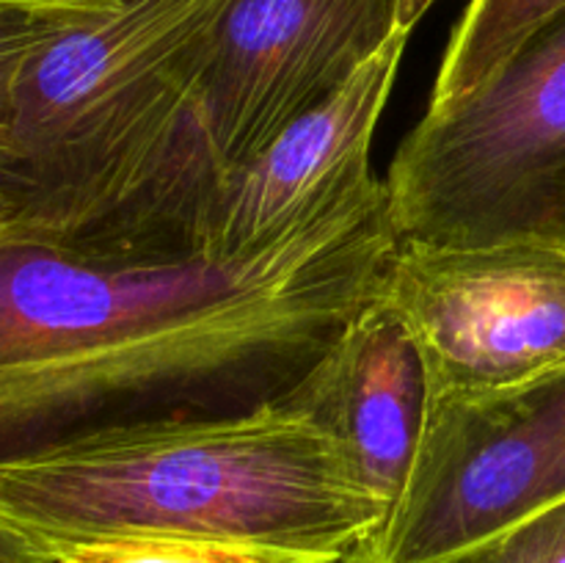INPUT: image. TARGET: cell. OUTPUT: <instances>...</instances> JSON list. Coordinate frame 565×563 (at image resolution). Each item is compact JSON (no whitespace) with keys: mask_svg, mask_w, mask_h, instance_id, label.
Instances as JSON below:
<instances>
[{"mask_svg":"<svg viewBox=\"0 0 565 563\" xmlns=\"http://www.w3.org/2000/svg\"><path fill=\"white\" fill-rule=\"evenodd\" d=\"M397 246L384 180L230 257L108 263L0 243L3 453L281 401L381 296Z\"/></svg>","mask_w":565,"mask_h":563,"instance_id":"6da1fadb","label":"cell"},{"mask_svg":"<svg viewBox=\"0 0 565 563\" xmlns=\"http://www.w3.org/2000/svg\"><path fill=\"white\" fill-rule=\"evenodd\" d=\"M230 3L0 11V243L108 263L204 254L224 188L204 81Z\"/></svg>","mask_w":565,"mask_h":563,"instance_id":"7a4b0ae2","label":"cell"},{"mask_svg":"<svg viewBox=\"0 0 565 563\" xmlns=\"http://www.w3.org/2000/svg\"><path fill=\"white\" fill-rule=\"evenodd\" d=\"M386 517L337 436L285 401L103 423L0 456V563L127 533L351 557Z\"/></svg>","mask_w":565,"mask_h":563,"instance_id":"3957f363","label":"cell"},{"mask_svg":"<svg viewBox=\"0 0 565 563\" xmlns=\"http://www.w3.org/2000/svg\"><path fill=\"white\" fill-rule=\"evenodd\" d=\"M384 182L401 241L565 235V9L480 92L425 110Z\"/></svg>","mask_w":565,"mask_h":563,"instance_id":"277c9868","label":"cell"},{"mask_svg":"<svg viewBox=\"0 0 565 563\" xmlns=\"http://www.w3.org/2000/svg\"><path fill=\"white\" fill-rule=\"evenodd\" d=\"M565 500V370L428 403L414 469L348 563H469Z\"/></svg>","mask_w":565,"mask_h":563,"instance_id":"5b68a950","label":"cell"},{"mask_svg":"<svg viewBox=\"0 0 565 563\" xmlns=\"http://www.w3.org/2000/svg\"><path fill=\"white\" fill-rule=\"evenodd\" d=\"M381 298L425 362L430 401L565 370V235L401 241Z\"/></svg>","mask_w":565,"mask_h":563,"instance_id":"8992f818","label":"cell"},{"mask_svg":"<svg viewBox=\"0 0 565 563\" xmlns=\"http://www.w3.org/2000/svg\"><path fill=\"white\" fill-rule=\"evenodd\" d=\"M403 0H232L204 81V132L224 182L345 86L401 28Z\"/></svg>","mask_w":565,"mask_h":563,"instance_id":"52a82bcc","label":"cell"},{"mask_svg":"<svg viewBox=\"0 0 565 563\" xmlns=\"http://www.w3.org/2000/svg\"><path fill=\"white\" fill-rule=\"evenodd\" d=\"M406 42V31L392 36L345 86L298 116L224 182L204 254L230 257L263 248L379 185L370 147Z\"/></svg>","mask_w":565,"mask_h":563,"instance_id":"ba28073f","label":"cell"},{"mask_svg":"<svg viewBox=\"0 0 565 563\" xmlns=\"http://www.w3.org/2000/svg\"><path fill=\"white\" fill-rule=\"evenodd\" d=\"M281 401L329 428L362 484L392 511L414 469L430 403L425 362L401 315L375 298Z\"/></svg>","mask_w":565,"mask_h":563,"instance_id":"9c48e42d","label":"cell"},{"mask_svg":"<svg viewBox=\"0 0 565 563\" xmlns=\"http://www.w3.org/2000/svg\"><path fill=\"white\" fill-rule=\"evenodd\" d=\"M565 0H472L452 31L436 72L428 110L452 108L486 86Z\"/></svg>","mask_w":565,"mask_h":563,"instance_id":"30bf717a","label":"cell"},{"mask_svg":"<svg viewBox=\"0 0 565 563\" xmlns=\"http://www.w3.org/2000/svg\"><path fill=\"white\" fill-rule=\"evenodd\" d=\"M50 563H348V557L196 535L127 533L66 544Z\"/></svg>","mask_w":565,"mask_h":563,"instance_id":"8fae6325","label":"cell"},{"mask_svg":"<svg viewBox=\"0 0 565 563\" xmlns=\"http://www.w3.org/2000/svg\"><path fill=\"white\" fill-rule=\"evenodd\" d=\"M469 563H565V500L535 513Z\"/></svg>","mask_w":565,"mask_h":563,"instance_id":"7c38bea8","label":"cell"},{"mask_svg":"<svg viewBox=\"0 0 565 563\" xmlns=\"http://www.w3.org/2000/svg\"><path fill=\"white\" fill-rule=\"evenodd\" d=\"M116 3L119 0H0V11L28 17H75L105 11Z\"/></svg>","mask_w":565,"mask_h":563,"instance_id":"4fadbf2b","label":"cell"},{"mask_svg":"<svg viewBox=\"0 0 565 563\" xmlns=\"http://www.w3.org/2000/svg\"><path fill=\"white\" fill-rule=\"evenodd\" d=\"M434 3L436 0H403L401 3V28L403 31L412 33L414 25H417V22L428 14L430 6Z\"/></svg>","mask_w":565,"mask_h":563,"instance_id":"5bb4252c","label":"cell"}]
</instances>
